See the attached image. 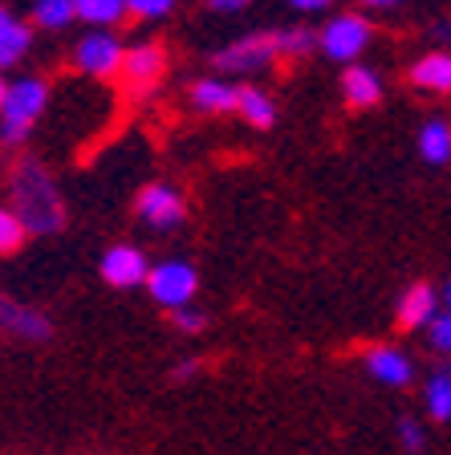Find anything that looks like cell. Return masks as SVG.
Listing matches in <instances>:
<instances>
[{
	"instance_id": "15",
	"label": "cell",
	"mask_w": 451,
	"mask_h": 455,
	"mask_svg": "<svg viewBox=\"0 0 451 455\" xmlns=\"http://www.w3.org/2000/svg\"><path fill=\"white\" fill-rule=\"evenodd\" d=\"M411 85L427 90V94H447L451 90V53L447 49H431L411 66Z\"/></svg>"
},
{
	"instance_id": "25",
	"label": "cell",
	"mask_w": 451,
	"mask_h": 455,
	"mask_svg": "<svg viewBox=\"0 0 451 455\" xmlns=\"http://www.w3.org/2000/svg\"><path fill=\"white\" fill-rule=\"evenodd\" d=\"M171 322H175L179 333H204L207 330V313L191 309V301H188V305H175V309H171Z\"/></svg>"
},
{
	"instance_id": "8",
	"label": "cell",
	"mask_w": 451,
	"mask_h": 455,
	"mask_svg": "<svg viewBox=\"0 0 451 455\" xmlns=\"http://www.w3.org/2000/svg\"><path fill=\"white\" fill-rule=\"evenodd\" d=\"M0 333L20 338V341H49L53 338V322L41 309H33V305L0 293Z\"/></svg>"
},
{
	"instance_id": "26",
	"label": "cell",
	"mask_w": 451,
	"mask_h": 455,
	"mask_svg": "<svg viewBox=\"0 0 451 455\" xmlns=\"http://www.w3.org/2000/svg\"><path fill=\"white\" fill-rule=\"evenodd\" d=\"M123 4H126V12L139 20H159L175 9V0H123Z\"/></svg>"
},
{
	"instance_id": "4",
	"label": "cell",
	"mask_w": 451,
	"mask_h": 455,
	"mask_svg": "<svg viewBox=\"0 0 451 455\" xmlns=\"http://www.w3.org/2000/svg\"><path fill=\"white\" fill-rule=\"evenodd\" d=\"M273 61H277L273 33H248V37L224 45L220 53H212V69L216 74H261Z\"/></svg>"
},
{
	"instance_id": "19",
	"label": "cell",
	"mask_w": 451,
	"mask_h": 455,
	"mask_svg": "<svg viewBox=\"0 0 451 455\" xmlns=\"http://www.w3.org/2000/svg\"><path fill=\"white\" fill-rule=\"evenodd\" d=\"M423 398H427V415H431L435 423H447L451 419V370L447 366L431 370V379H427V387H423Z\"/></svg>"
},
{
	"instance_id": "1",
	"label": "cell",
	"mask_w": 451,
	"mask_h": 455,
	"mask_svg": "<svg viewBox=\"0 0 451 455\" xmlns=\"http://www.w3.org/2000/svg\"><path fill=\"white\" fill-rule=\"evenodd\" d=\"M9 208L17 212V220L25 224L28 236H57L66 232L69 212L66 196L57 188V180L49 175V167L41 159H20L9 175Z\"/></svg>"
},
{
	"instance_id": "6",
	"label": "cell",
	"mask_w": 451,
	"mask_h": 455,
	"mask_svg": "<svg viewBox=\"0 0 451 455\" xmlns=\"http://www.w3.org/2000/svg\"><path fill=\"white\" fill-rule=\"evenodd\" d=\"M123 53H126V45L114 37L110 28H94V33H85V37L74 45V66L82 69L85 77H98V82H102V77L118 74Z\"/></svg>"
},
{
	"instance_id": "31",
	"label": "cell",
	"mask_w": 451,
	"mask_h": 455,
	"mask_svg": "<svg viewBox=\"0 0 451 455\" xmlns=\"http://www.w3.org/2000/svg\"><path fill=\"white\" fill-rule=\"evenodd\" d=\"M366 9H395V4H403V0H362Z\"/></svg>"
},
{
	"instance_id": "12",
	"label": "cell",
	"mask_w": 451,
	"mask_h": 455,
	"mask_svg": "<svg viewBox=\"0 0 451 455\" xmlns=\"http://www.w3.org/2000/svg\"><path fill=\"white\" fill-rule=\"evenodd\" d=\"M28 49H33V25L0 4V69L20 66L28 57Z\"/></svg>"
},
{
	"instance_id": "24",
	"label": "cell",
	"mask_w": 451,
	"mask_h": 455,
	"mask_svg": "<svg viewBox=\"0 0 451 455\" xmlns=\"http://www.w3.org/2000/svg\"><path fill=\"white\" fill-rule=\"evenodd\" d=\"M427 341H431L435 350L439 354H447L451 350V313H447V301H439V309L431 313V317H427Z\"/></svg>"
},
{
	"instance_id": "3",
	"label": "cell",
	"mask_w": 451,
	"mask_h": 455,
	"mask_svg": "<svg viewBox=\"0 0 451 455\" xmlns=\"http://www.w3.org/2000/svg\"><path fill=\"white\" fill-rule=\"evenodd\" d=\"M374 41V28H370L366 17H358V12H338V17H329L326 28L318 33V49L329 57V61H358V57L366 53V45Z\"/></svg>"
},
{
	"instance_id": "17",
	"label": "cell",
	"mask_w": 451,
	"mask_h": 455,
	"mask_svg": "<svg viewBox=\"0 0 451 455\" xmlns=\"http://www.w3.org/2000/svg\"><path fill=\"white\" fill-rule=\"evenodd\" d=\"M236 114L256 131H269L277 123V102L256 85H236Z\"/></svg>"
},
{
	"instance_id": "11",
	"label": "cell",
	"mask_w": 451,
	"mask_h": 455,
	"mask_svg": "<svg viewBox=\"0 0 451 455\" xmlns=\"http://www.w3.org/2000/svg\"><path fill=\"white\" fill-rule=\"evenodd\" d=\"M366 374L370 379H378L383 387H411L415 382V362L407 350H399V346H374V350L366 354Z\"/></svg>"
},
{
	"instance_id": "30",
	"label": "cell",
	"mask_w": 451,
	"mask_h": 455,
	"mask_svg": "<svg viewBox=\"0 0 451 455\" xmlns=\"http://www.w3.org/2000/svg\"><path fill=\"white\" fill-rule=\"evenodd\" d=\"M196 374H199V362H196V358H183V362H179V366H175V379H179V382L196 379Z\"/></svg>"
},
{
	"instance_id": "9",
	"label": "cell",
	"mask_w": 451,
	"mask_h": 455,
	"mask_svg": "<svg viewBox=\"0 0 451 455\" xmlns=\"http://www.w3.org/2000/svg\"><path fill=\"white\" fill-rule=\"evenodd\" d=\"M118 74L126 77L131 94H147V90H155V85H159V77L167 74V53H163V45L126 49V53H123V66H118Z\"/></svg>"
},
{
	"instance_id": "2",
	"label": "cell",
	"mask_w": 451,
	"mask_h": 455,
	"mask_svg": "<svg viewBox=\"0 0 451 455\" xmlns=\"http://www.w3.org/2000/svg\"><path fill=\"white\" fill-rule=\"evenodd\" d=\"M49 106V85L41 77H17L4 82V98H0V142L4 147H20L41 123V114Z\"/></svg>"
},
{
	"instance_id": "16",
	"label": "cell",
	"mask_w": 451,
	"mask_h": 455,
	"mask_svg": "<svg viewBox=\"0 0 451 455\" xmlns=\"http://www.w3.org/2000/svg\"><path fill=\"white\" fill-rule=\"evenodd\" d=\"M191 106L199 114H236V85L224 77H204L191 85Z\"/></svg>"
},
{
	"instance_id": "23",
	"label": "cell",
	"mask_w": 451,
	"mask_h": 455,
	"mask_svg": "<svg viewBox=\"0 0 451 455\" xmlns=\"http://www.w3.org/2000/svg\"><path fill=\"white\" fill-rule=\"evenodd\" d=\"M25 240H28V232H25V224L17 220V212L0 208V256L20 252V244H25Z\"/></svg>"
},
{
	"instance_id": "21",
	"label": "cell",
	"mask_w": 451,
	"mask_h": 455,
	"mask_svg": "<svg viewBox=\"0 0 451 455\" xmlns=\"http://www.w3.org/2000/svg\"><path fill=\"white\" fill-rule=\"evenodd\" d=\"M77 20L74 0H33V25L49 28V33H61Z\"/></svg>"
},
{
	"instance_id": "22",
	"label": "cell",
	"mask_w": 451,
	"mask_h": 455,
	"mask_svg": "<svg viewBox=\"0 0 451 455\" xmlns=\"http://www.w3.org/2000/svg\"><path fill=\"white\" fill-rule=\"evenodd\" d=\"M273 41H277V57H289V61H297V57H305L313 45H318V33H313V28H305V25L277 28Z\"/></svg>"
},
{
	"instance_id": "28",
	"label": "cell",
	"mask_w": 451,
	"mask_h": 455,
	"mask_svg": "<svg viewBox=\"0 0 451 455\" xmlns=\"http://www.w3.org/2000/svg\"><path fill=\"white\" fill-rule=\"evenodd\" d=\"M253 0H207V9L212 12H224V17H232V12H245Z\"/></svg>"
},
{
	"instance_id": "13",
	"label": "cell",
	"mask_w": 451,
	"mask_h": 455,
	"mask_svg": "<svg viewBox=\"0 0 451 455\" xmlns=\"http://www.w3.org/2000/svg\"><path fill=\"white\" fill-rule=\"evenodd\" d=\"M439 301H443V297L435 293L431 284H427V281H415L411 289L399 297V309H395L399 325H403V330H423L427 317L439 309Z\"/></svg>"
},
{
	"instance_id": "29",
	"label": "cell",
	"mask_w": 451,
	"mask_h": 455,
	"mask_svg": "<svg viewBox=\"0 0 451 455\" xmlns=\"http://www.w3.org/2000/svg\"><path fill=\"white\" fill-rule=\"evenodd\" d=\"M297 12H326V9H334L338 0H289Z\"/></svg>"
},
{
	"instance_id": "14",
	"label": "cell",
	"mask_w": 451,
	"mask_h": 455,
	"mask_svg": "<svg viewBox=\"0 0 451 455\" xmlns=\"http://www.w3.org/2000/svg\"><path fill=\"white\" fill-rule=\"evenodd\" d=\"M342 94L354 110H370V106L383 102V77H378V69L350 61V69L342 74Z\"/></svg>"
},
{
	"instance_id": "32",
	"label": "cell",
	"mask_w": 451,
	"mask_h": 455,
	"mask_svg": "<svg viewBox=\"0 0 451 455\" xmlns=\"http://www.w3.org/2000/svg\"><path fill=\"white\" fill-rule=\"evenodd\" d=\"M0 98H4V77H0Z\"/></svg>"
},
{
	"instance_id": "7",
	"label": "cell",
	"mask_w": 451,
	"mask_h": 455,
	"mask_svg": "<svg viewBox=\"0 0 451 455\" xmlns=\"http://www.w3.org/2000/svg\"><path fill=\"white\" fill-rule=\"evenodd\" d=\"M139 216L147 220L150 228H159V232H171V228H179L183 220H188V204H183V196H179L171 183H147V188L139 191Z\"/></svg>"
},
{
	"instance_id": "10",
	"label": "cell",
	"mask_w": 451,
	"mask_h": 455,
	"mask_svg": "<svg viewBox=\"0 0 451 455\" xmlns=\"http://www.w3.org/2000/svg\"><path fill=\"white\" fill-rule=\"evenodd\" d=\"M147 252L134 244H114L102 252V265H98V273H102V281L110 284V289H134V284H142V276H147Z\"/></svg>"
},
{
	"instance_id": "18",
	"label": "cell",
	"mask_w": 451,
	"mask_h": 455,
	"mask_svg": "<svg viewBox=\"0 0 451 455\" xmlns=\"http://www.w3.org/2000/svg\"><path fill=\"white\" fill-rule=\"evenodd\" d=\"M419 155H423V163H431V167H443V163L451 159V126L443 123V118H427V123L419 126Z\"/></svg>"
},
{
	"instance_id": "27",
	"label": "cell",
	"mask_w": 451,
	"mask_h": 455,
	"mask_svg": "<svg viewBox=\"0 0 451 455\" xmlns=\"http://www.w3.org/2000/svg\"><path fill=\"white\" fill-rule=\"evenodd\" d=\"M395 431H399V443H403L407 451H423V447H427L423 427L415 423V419H399V427H395Z\"/></svg>"
},
{
	"instance_id": "5",
	"label": "cell",
	"mask_w": 451,
	"mask_h": 455,
	"mask_svg": "<svg viewBox=\"0 0 451 455\" xmlns=\"http://www.w3.org/2000/svg\"><path fill=\"white\" fill-rule=\"evenodd\" d=\"M142 284H147V293H150V301L155 305L175 309V305H188L191 297H196L199 276H196V268H191L188 260H163V265L147 268Z\"/></svg>"
},
{
	"instance_id": "20",
	"label": "cell",
	"mask_w": 451,
	"mask_h": 455,
	"mask_svg": "<svg viewBox=\"0 0 451 455\" xmlns=\"http://www.w3.org/2000/svg\"><path fill=\"white\" fill-rule=\"evenodd\" d=\"M74 12H77V20H85V25L114 28L126 17V4L123 0H74Z\"/></svg>"
}]
</instances>
